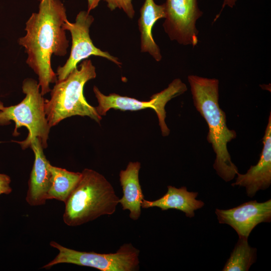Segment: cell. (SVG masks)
<instances>
[{"label": "cell", "instance_id": "obj_6", "mask_svg": "<svg viewBox=\"0 0 271 271\" xmlns=\"http://www.w3.org/2000/svg\"><path fill=\"white\" fill-rule=\"evenodd\" d=\"M50 245L58 250L56 257L42 268L49 269L60 263L88 266L101 271H136L139 269L140 250L131 243H125L116 252L99 253L80 251L51 241Z\"/></svg>", "mask_w": 271, "mask_h": 271}, {"label": "cell", "instance_id": "obj_5", "mask_svg": "<svg viewBox=\"0 0 271 271\" xmlns=\"http://www.w3.org/2000/svg\"><path fill=\"white\" fill-rule=\"evenodd\" d=\"M22 90L25 97L17 105L5 106L0 101V125H8L11 121H14V136L19 134L18 129L21 126L27 128L29 132L27 138L23 141H15L23 149L29 148L35 138L40 139L43 148L46 149L51 127L45 112L46 99L41 93L37 81L33 78H26L23 81Z\"/></svg>", "mask_w": 271, "mask_h": 271}, {"label": "cell", "instance_id": "obj_4", "mask_svg": "<svg viewBox=\"0 0 271 271\" xmlns=\"http://www.w3.org/2000/svg\"><path fill=\"white\" fill-rule=\"evenodd\" d=\"M96 77L91 60H84L63 80L55 83L49 100H45V109L51 127L72 116H88L100 123L102 116L95 107L86 101L83 94L85 84Z\"/></svg>", "mask_w": 271, "mask_h": 271}, {"label": "cell", "instance_id": "obj_3", "mask_svg": "<svg viewBox=\"0 0 271 271\" xmlns=\"http://www.w3.org/2000/svg\"><path fill=\"white\" fill-rule=\"evenodd\" d=\"M81 178L65 202L64 222L77 226L104 215L113 214L119 203L113 187L104 176L84 169Z\"/></svg>", "mask_w": 271, "mask_h": 271}, {"label": "cell", "instance_id": "obj_19", "mask_svg": "<svg viewBox=\"0 0 271 271\" xmlns=\"http://www.w3.org/2000/svg\"><path fill=\"white\" fill-rule=\"evenodd\" d=\"M11 182V178L9 176L0 173V195L9 194L12 191V188L10 186Z\"/></svg>", "mask_w": 271, "mask_h": 271}, {"label": "cell", "instance_id": "obj_11", "mask_svg": "<svg viewBox=\"0 0 271 271\" xmlns=\"http://www.w3.org/2000/svg\"><path fill=\"white\" fill-rule=\"evenodd\" d=\"M263 140V149L257 163L251 166L244 174L238 173L235 182L232 186H239L246 189L248 197H253L259 190L267 189L271 184V116Z\"/></svg>", "mask_w": 271, "mask_h": 271}, {"label": "cell", "instance_id": "obj_7", "mask_svg": "<svg viewBox=\"0 0 271 271\" xmlns=\"http://www.w3.org/2000/svg\"><path fill=\"white\" fill-rule=\"evenodd\" d=\"M187 89L186 85L181 79L176 78L166 88L153 95L149 101H141L116 93L106 95L103 94L96 86H94L93 88L98 102V105L95 107L100 116L105 115L110 109L137 111L152 108L156 112L162 136L165 137L168 136L170 133V129L165 122V105L171 99L183 94Z\"/></svg>", "mask_w": 271, "mask_h": 271}, {"label": "cell", "instance_id": "obj_1", "mask_svg": "<svg viewBox=\"0 0 271 271\" xmlns=\"http://www.w3.org/2000/svg\"><path fill=\"white\" fill-rule=\"evenodd\" d=\"M67 19L60 0H41L38 12L33 13L26 23V35L18 40L28 55L26 63L38 77L43 96L50 92V84L57 81L52 56H64L67 53L69 41L63 28Z\"/></svg>", "mask_w": 271, "mask_h": 271}, {"label": "cell", "instance_id": "obj_18", "mask_svg": "<svg viewBox=\"0 0 271 271\" xmlns=\"http://www.w3.org/2000/svg\"><path fill=\"white\" fill-rule=\"evenodd\" d=\"M107 6L111 11L116 9L122 10L126 16L132 19L135 14L132 0H104Z\"/></svg>", "mask_w": 271, "mask_h": 271}, {"label": "cell", "instance_id": "obj_20", "mask_svg": "<svg viewBox=\"0 0 271 271\" xmlns=\"http://www.w3.org/2000/svg\"><path fill=\"white\" fill-rule=\"evenodd\" d=\"M236 1L237 0H224L221 10L219 14H218V15L215 17L214 22H215L218 18L221 12L226 6H227L230 8H233V7L235 5Z\"/></svg>", "mask_w": 271, "mask_h": 271}, {"label": "cell", "instance_id": "obj_15", "mask_svg": "<svg viewBox=\"0 0 271 271\" xmlns=\"http://www.w3.org/2000/svg\"><path fill=\"white\" fill-rule=\"evenodd\" d=\"M138 20L141 33V51L148 53L156 61L162 60L161 50L154 40L153 28L156 22L166 18L164 4H156L154 0H145L140 9Z\"/></svg>", "mask_w": 271, "mask_h": 271}, {"label": "cell", "instance_id": "obj_14", "mask_svg": "<svg viewBox=\"0 0 271 271\" xmlns=\"http://www.w3.org/2000/svg\"><path fill=\"white\" fill-rule=\"evenodd\" d=\"M141 163L130 162L125 170H121L119 176L123 196L119 199L122 210H128L129 217L138 220L141 214L142 203L144 196L139 181Z\"/></svg>", "mask_w": 271, "mask_h": 271}, {"label": "cell", "instance_id": "obj_13", "mask_svg": "<svg viewBox=\"0 0 271 271\" xmlns=\"http://www.w3.org/2000/svg\"><path fill=\"white\" fill-rule=\"evenodd\" d=\"M167 188L166 193L157 200L149 201L144 199L142 207L147 209L157 207L162 211L179 210L183 212L186 217L192 218L195 216V211L204 206L202 201L196 199L198 192L188 191L185 186L177 188L169 185Z\"/></svg>", "mask_w": 271, "mask_h": 271}, {"label": "cell", "instance_id": "obj_9", "mask_svg": "<svg viewBox=\"0 0 271 271\" xmlns=\"http://www.w3.org/2000/svg\"><path fill=\"white\" fill-rule=\"evenodd\" d=\"M164 4L166 18L163 27L170 40L195 46L198 42L196 23L203 14L197 0H166Z\"/></svg>", "mask_w": 271, "mask_h": 271}, {"label": "cell", "instance_id": "obj_12", "mask_svg": "<svg viewBox=\"0 0 271 271\" xmlns=\"http://www.w3.org/2000/svg\"><path fill=\"white\" fill-rule=\"evenodd\" d=\"M30 147L33 151L35 160L28 182L26 200L31 206L45 204L47 195L51 183L49 161L46 159L40 139L35 138Z\"/></svg>", "mask_w": 271, "mask_h": 271}, {"label": "cell", "instance_id": "obj_10", "mask_svg": "<svg viewBox=\"0 0 271 271\" xmlns=\"http://www.w3.org/2000/svg\"><path fill=\"white\" fill-rule=\"evenodd\" d=\"M215 214L220 224L235 230L239 237L248 238L258 224L271 221V200L264 202L251 200L229 209L216 208Z\"/></svg>", "mask_w": 271, "mask_h": 271}, {"label": "cell", "instance_id": "obj_8", "mask_svg": "<svg viewBox=\"0 0 271 271\" xmlns=\"http://www.w3.org/2000/svg\"><path fill=\"white\" fill-rule=\"evenodd\" d=\"M94 21L93 17L87 11H80L74 23L67 19L63 25L65 30L70 32L72 38V46L69 57L62 66L57 70V80L64 79L69 74L77 68L79 62L91 56L104 58L118 66L122 64L117 57L108 52L102 51L93 43L90 35L89 28Z\"/></svg>", "mask_w": 271, "mask_h": 271}, {"label": "cell", "instance_id": "obj_16", "mask_svg": "<svg viewBox=\"0 0 271 271\" xmlns=\"http://www.w3.org/2000/svg\"><path fill=\"white\" fill-rule=\"evenodd\" d=\"M51 174V183L47 200L56 199L65 203L79 181L81 173L49 165Z\"/></svg>", "mask_w": 271, "mask_h": 271}, {"label": "cell", "instance_id": "obj_2", "mask_svg": "<svg viewBox=\"0 0 271 271\" xmlns=\"http://www.w3.org/2000/svg\"><path fill=\"white\" fill-rule=\"evenodd\" d=\"M188 80L194 106L208 126L207 141L216 154L213 168L224 181H230L238 171L231 161L227 144L236 133L227 126L225 113L219 106V81L193 75H189Z\"/></svg>", "mask_w": 271, "mask_h": 271}, {"label": "cell", "instance_id": "obj_21", "mask_svg": "<svg viewBox=\"0 0 271 271\" xmlns=\"http://www.w3.org/2000/svg\"><path fill=\"white\" fill-rule=\"evenodd\" d=\"M101 0H87V12L90 13L91 11L96 8Z\"/></svg>", "mask_w": 271, "mask_h": 271}, {"label": "cell", "instance_id": "obj_17", "mask_svg": "<svg viewBox=\"0 0 271 271\" xmlns=\"http://www.w3.org/2000/svg\"><path fill=\"white\" fill-rule=\"evenodd\" d=\"M248 238L239 237L222 271H247L256 260V249L248 243Z\"/></svg>", "mask_w": 271, "mask_h": 271}]
</instances>
